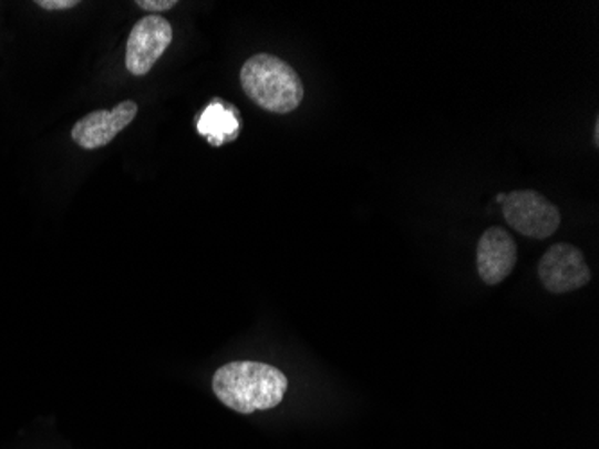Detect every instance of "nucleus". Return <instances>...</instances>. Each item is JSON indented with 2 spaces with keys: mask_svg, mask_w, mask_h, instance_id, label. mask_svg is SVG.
Instances as JSON below:
<instances>
[{
  "mask_svg": "<svg viewBox=\"0 0 599 449\" xmlns=\"http://www.w3.org/2000/svg\"><path fill=\"white\" fill-rule=\"evenodd\" d=\"M288 387L282 370L260 361H231L217 369L213 378L216 398L245 416L279 407Z\"/></svg>",
  "mask_w": 599,
  "mask_h": 449,
  "instance_id": "1",
  "label": "nucleus"
},
{
  "mask_svg": "<svg viewBox=\"0 0 599 449\" xmlns=\"http://www.w3.org/2000/svg\"><path fill=\"white\" fill-rule=\"evenodd\" d=\"M241 86L259 109L271 114H291L302 104V78L280 58L260 52L246 60L241 69Z\"/></svg>",
  "mask_w": 599,
  "mask_h": 449,
  "instance_id": "2",
  "label": "nucleus"
},
{
  "mask_svg": "<svg viewBox=\"0 0 599 449\" xmlns=\"http://www.w3.org/2000/svg\"><path fill=\"white\" fill-rule=\"evenodd\" d=\"M503 216L514 231L531 239H546L558 231L561 214L544 194L524 190L506 194Z\"/></svg>",
  "mask_w": 599,
  "mask_h": 449,
  "instance_id": "3",
  "label": "nucleus"
},
{
  "mask_svg": "<svg viewBox=\"0 0 599 449\" xmlns=\"http://www.w3.org/2000/svg\"><path fill=\"white\" fill-rule=\"evenodd\" d=\"M538 279L549 294L561 295L590 283L586 256L578 246L557 243L538 261Z\"/></svg>",
  "mask_w": 599,
  "mask_h": 449,
  "instance_id": "4",
  "label": "nucleus"
},
{
  "mask_svg": "<svg viewBox=\"0 0 599 449\" xmlns=\"http://www.w3.org/2000/svg\"><path fill=\"white\" fill-rule=\"evenodd\" d=\"M173 42V25L161 14L138 20L126 43V69L135 78L146 76Z\"/></svg>",
  "mask_w": 599,
  "mask_h": 449,
  "instance_id": "5",
  "label": "nucleus"
},
{
  "mask_svg": "<svg viewBox=\"0 0 599 449\" xmlns=\"http://www.w3.org/2000/svg\"><path fill=\"white\" fill-rule=\"evenodd\" d=\"M138 104L135 101H123L112 110H95L80 119L72 129V141L89 152L109 146L118 133L128 129L133 119L137 118Z\"/></svg>",
  "mask_w": 599,
  "mask_h": 449,
  "instance_id": "6",
  "label": "nucleus"
},
{
  "mask_svg": "<svg viewBox=\"0 0 599 449\" xmlns=\"http://www.w3.org/2000/svg\"><path fill=\"white\" fill-rule=\"evenodd\" d=\"M517 257H519L517 243L505 228H486L477 242V274L483 283L496 286L514 272Z\"/></svg>",
  "mask_w": 599,
  "mask_h": 449,
  "instance_id": "7",
  "label": "nucleus"
},
{
  "mask_svg": "<svg viewBox=\"0 0 599 449\" xmlns=\"http://www.w3.org/2000/svg\"><path fill=\"white\" fill-rule=\"evenodd\" d=\"M198 132L207 139L213 146H223L227 142L236 141L241 132L239 114L231 104L216 100L208 104L204 114L198 119Z\"/></svg>",
  "mask_w": 599,
  "mask_h": 449,
  "instance_id": "8",
  "label": "nucleus"
},
{
  "mask_svg": "<svg viewBox=\"0 0 599 449\" xmlns=\"http://www.w3.org/2000/svg\"><path fill=\"white\" fill-rule=\"evenodd\" d=\"M135 4L149 13H162V11L173 10L178 2L176 0H137Z\"/></svg>",
  "mask_w": 599,
  "mask_h": 449,
  "instance_id": "9",
  "label": "nucleus"
},
{
  "mask_svg": "<svg viewBox=\"0 0 599 449\" xmlns=\"http://www.w3.org/2000/svg\"><path fill=\"white\" fill-rule=\"evenodd\" d=\"M37 6L45 11L72 10L80 6V0H37Z\"/></svg>",
  "mask_w": 599,
  "mask_h": 449,
  "instance_id": "10",
  "label": "nucleus"
},
{
  "mask_svg": "<svg viewBox=\"0 0 599 449\" xmlns=\"http://www.w3.org/2000/svg\"><path fill=\"white\" fill-rule=\"evenodd\" d=\"M598 139H599V123H596V130H595L596 144H598Z\"/></svg>",
  "mask_w": 599,
  "mask_h": 449,
  "instance_id": "11",
  "label": "nucleus"
}]
</instances>
